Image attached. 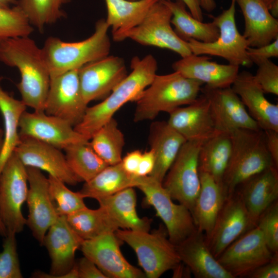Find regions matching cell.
Wrapping results in <instances>:
<instances>
[{"mask_svg":"<svg viewBox=\"0 0 278 278\" xmlns=\"http://www.w3.org/2000/svg\"><path fill=\"white\" fill-rule=\"evenodd\" d=\"M0 61L19 70L17 87L25 106L44 111L50 77L42 49L29 36L0 41Z\"/></svg>","mask_w":278,"mask_h":278,"instance_id":"obj_1","label":"cell"},{"mask_svg":"<svg viewBox=\"0 0 278 278\" xmlns=\"http://www.w3.org/2000/svg\"><path fill=\"white\" fill-rule=\"evenodd\" d=\"M131 72L103 100L88 107L81 121L75 130L90 140L93 135L125 104L136 101L157 75L158 63L152 55L131 60Z\"/></svg>","mask_w":278,"mask_h":278,"instance_id":"obj_2","label":"cell"},{"mask_svg":"<svg viewBox=\"0 0 278 278\" xmlns=\"http://www.w3.org/2000/svg\"><path fill=\"white\" fill-rule=\"evenodd\" d=\"M109 28L106 20L101 19L96 23L94 33L82 41L67 42L56 37L47 38L41 49L50 78L109 55Z\"/></svg>","mask_w":278,"mask_h":278,"instance_id":"obj_3","label":"cell"},{"mask_svg":"<svg viewBox=\"0 0 278 278\" xmlns=\"http://www.w3.org/2000/svg\"><path fill=\"white\" fill-rule=\"evenodd\" d=\"M204 84L174 71L156 75L149 86L135 101V122L152 120L159 113H170L176 109L193 102Z\"/></svg>","mask_w":278,"mask_h":278,"instance_id":"obj_4","label":"cell"},{"mask_svg":"<svg viewBox=\"0 0 278 278\" xmlns=\"http://www.w3.org/2000/svg\"><path fill=\"white\" fill-rule=\"evenodd\" d=\"M230 135L231 155L222 180L228 196L246 180L276 166L267 149L263 129H239Z\"/></svg>","mask_w":278,"mask_h":278,"instance_id":"obj_5","label":"cell"},{"mask_svg":"<svg viewBox=\"0 0 278 278\" xmlns=\"http://www.w3.org/2000/svg\"><path fill=\"white\" fill-rule=\"evenodd\" d=\"M115 233L122 242L134 251L146 277L158 278L181 262L176 245L168 238L166 229L160 228L149 233L118 229Z\"/></svg>","mask_w":278,"mask_h":278,"instance_id":"obj_6","label":"cell"},{"mask_svg":"<svg viewBox=\"0 0 278 278\" xmlns=\"http://www.w3.org/2000/svg\"><path fill=\"white\" fill-rule=\"evenodd\" d=\"M135 187L145 195V203L155 209L172 243L179 244L197 230L189 209L181 203H174L162 183L149 176H136Z\"/></svg>","mask_w":278,"mask_h":278,"instance_id":"obj_7","label":"cell"},{"mask_svg":"<svg viewBox=\"0 0 278 278\" xmlns=\"http://www.w3.org/2000/svg\"><path fill=\"white\" fill-rule=\"evenodd\" d=\"M236 0H231L229 7L213 17L219 31L214 42L205 43L193 39L187 42L192 54L223 58L229 64L250 67L253 63L247 53L248 43L238 30L235 21Z\"/></svg>","mask_w":278,"mask_h":278,"instance_id":"obj_8","label":"cell"},{"mask_svg":"<svg viewBox=\"0 0 278 278\" xmlns=\"http://www.w3.org/2000/svg\"><path fill=\"white\" fill-rule=\"evenodd\" d=\"M28 184L26 167L13 152L0 175V216L7 234L20 233L26 225L22 207L27 199Z\"/></svg>","mask_w":278,"mask_h":278,"instance_id":"obj_9","label":"cell"},{"mask_svg":"<svg viewBox=\"0 0 278 278\" xmlns=\"http://www.w3.org/2000/svg\"><path fill=\"white\" fill-rule=\"evenodd\" d=\"M83 240L70 227L66 216H59L47 230L42 245L50 259V271L47 273L37 271L32 277L79 278L75 256Z\"/></svg>","mask_w":278,"mask_h":278,"instance_id":"obj_10","label":"cell"},{"mask_svg":"<svg viewBox=\"0 0 278 278\" xmlns=\"http://www.w3.org/2000/svg\"><path fill=\"white\" fill-rule=\"evenodd\" d=\"M203 143L186 141L162 182L172 200L187 207L192 215L201 187L198 158Z\"/></svg>","mask_w":278,"mask_h":278,"instance_id":"obj_11","label":"cell"},{"mask_svg":"<svg viewBox=\"0 0 278 278\" xmlns=\"http://www.w3.org/2000/svg\"><path fill=\"white\" fill-rule=\"evenodd\" d=\"M172 13L161 0L149 10L143 21L126 32L123 40L130 39L145 46L167 49L181 57L192 54L187 41L181 39L172 28Z\"/></svg>","mask_w":278,"mask_h":278,"instance_id":"obj_12","label":"cell"},{"mask_svg":"<svg viewBox=\"0 0 278 278\" xmlns=\"http://www.w3.org/2000/svg\"><path fill=\"white\" fill-rule=\"evenodd\" d=\"M260 230L255 227L230 245L217 258L233 278L248 276L268 263L273 254Z\"/></svg>","mask_w":278,"mask_h":278,"instance_id":"obj_13","label":"cell"},{"mask_svg":"<svg viewBox=\"0 0 278 278\" xmlns=\"http://www.w3.org/2000/svg\"><path fill=\"white\" fill-rule=\"evenodd\" d=\"M79 70L50 78L44 108L47 114L64 119L73 126L81 121L88 108L80 88Z\"/></svg>","mask_w":278,"mask_h":278,"instance_id":"obj_14","label":"cell"},{"mask_svg":"<svg viewBox=\"0 0 278 278\" xmlns=\"http://www.w3.org/2000/svg\"><path fill=\"white\" fill-rule=\"evenodd\" d=\"M255 227L240 195L235 190L225 199L212 232L205 240L211 252L217 258L230 245Z\"/></svg>","mask_w":278,"mask_h":278,"instance_id":"obj_15","label":"cell"},{"mask_svg":"<svg viewBox=\"0 0 278 278\" xmlns=\"http://www.w3.org/2000/svg\"><path fill=\"white\" fill-rule=\"evenodd\" d=\"M19 128L20 137H31L59 149L89 142L68 121L44 111H25L20 117Z\"/></svg>","mask_w":278,"mask_h":278,"instance_id":"obj_16","label":"cell"},{"mask_svg":"<svg viewBox=\"0 0 278 278\" xmlns=\"http://www.w3.org/2000/svg\"><path fill=\"white\" fill-rule=\"evenodd\" d=\"M201 92L209 101L217 132L231 134L239 129H262L231 86L213 88L205 85L201 88Z\"/></svg>","mask_w":278,"mask_h":278,"instance_id":"obj_17","label":"cell"},{"mask_svg":"<svg viewBox=\"0 0 278 278\" xmlns=\"http://www.w3.org/2000/svg\"><path fill=\"white\" fill-rule=\"evenodd\" d=\"M123 242L115 232L84 240L80 247L84 256L91 260L107 278L146 277L141 269L130 264L120 249Z\"/></svg>","mask_w":278,"mask_h":278,"instance_id":"obj_18","label":"cell"},{"mask_svg":"<svg viewBox=\"0 0 278 278\" xmlns=\"http://www.w3.org/2000/svg\"><path fill=\"white\" fill-rule=\"evenodd\" d=\"M127 75L125 61L118 56L108 55L84 65L79 78L84 101L105 99Z\"/></svg>","mask_w":278,"mask_h":278,"instance_id":"obj_19","label":"cell"},{"mask_svg":"<svg viewBox=\"0 0 278 278\" xmlns=\"http://www.w3.org/2000/svg\"><path fill=\"white\" fill-rule=\"evenodd\" d=\"M26 170L29 187L26 201L29 213L26 225L42 245L47 230L59 216L50 195L48 178L39 169L26 167Z\"/></svg>","mask_w":278,"mask_h":278,"instance_id":"obj_20","label":"cell"},{"mask_svg":"<svg viewBox=\"0 0 278 278\" xmlns=\"http://www.w3.org/2000/svg\"><path fill=\"white\" fill-rule=\"evenodd\" d=\"M20 138L14 152L25 167L45 171L48 175L71 185L81 182L70 168L60 149L31 137Z\"/></svg>","mask_w":278,"mask_h":278,"instance_id":"obj_21","label":"cell"},{"mask_svg":"<svg viewBox=\"0 0 278 278\" xmlns=\"http://www.w3.org/2000/svg\"><path fill=\"white\" fill-rule=\"evenodd\" d=\"M169 114L167 123L186 141L204 142L218 132L209 101L202 93L192 103L179 107Z\"/></svg>","mask_w":278,"mask_h":278,"instance_id":"obj_22","label":"cell"},{"mask_svg":"<svg viewBox=\"0 0 278 278\" xmlns=\"http://www.w3.org/2000/svg\"><path fill=\"white\" fill-rule=\"evenodd\" d=\"M231 88L262 129L278 131V105L266 98L253 74L246 71L239 72Z\"/></svg>","mask_w":278,"mask_h":278,"instance_id":"obj_23","label":"cell"},{"mask_svg":"<svg viewBox=\"0 0 278 278\" xmlns=\"http://www.w3.org/2000/svg\"><path fill=\"white\" fill-rule=\"evenodd\" d=\"M207 55L192 54L175 62L174 71L213 88L231 87L239 73V66L211 61Z\"/></svg>","mask_w":278,"mask_h":278,"instance_id":"obj_24","label":"cell"},{"mask_svg":"<svg viewBox=\"0 0 278 278\" xmlns=\"http://www.w3.org/2000/svg\"><path fill=\"white\" fill-rule=\"evenodd\" d=\"M181 262L197 278H233L218 262L198 230L176 245Z\"/></svg>","mask_w":278,"mask_h":278,"instance_id":"obj_25","label":"cell"},{"mask_svg":"<svg viewBox=\"0 0 278 278\" xmlns=\"http://www.w3.org/2000/svg\"><path fill=\"white\" fill-rule=\"evenodd\" d=\"M235 190L256 225L259 216L278 200V168L273 166L251 177Z\"/></svg>","mask_w":278,"mask_h":278,"instance_id":"obj_26","label":"cell"},{"mask_svg":"<svg viewBox=\"0 0 278 278\" xmlns=\"http://www.w3.org/2000/svg\"><path fill=\"white\" fill-rule=\"evenodd\" d=\"M149 141L155 158L153 169L149 176L162 183L186 141L167 121H157L150 126Z\"/></svg>","mask_w":278,"mask_h":278,"instance_id":"obj_27","label":"cell"},{"mask_svg":"<svg viewBox=\"0 0 278 278\" xmlns=\"http://www.w3.org/2000/svg\"><path fill=\"white\" fill-rule=\"evenodd\" d=\"M201 187L192 216L197 230L207 238L228 196L223 185L210 175L199 171Z\"/></svg>","mask_w":278,"mask_h":278,"instance_id":"obj_28","label":"cell"},{"mask_svg":"<svg viewBox=\"0 0 278 278\" xmlns=\"http://www.w3.org/2000/svg\"><path fill=\"white\" fill-rule=\"evenodd\" d=\"M245 20L243 36L249 47H259L278 38V20L259 0H236Z\"/></svg>","mask_w":278,"mask_h":278,"instance_id":"obj_29","label":"cell"},{"mask_svg":"<svg viewBox=\"0 0 278 278\" xmlns=\"http://www.w3.org/2000/svg\"><path fill=\"white\" fill-rule=\"evenodd\" d=\"M133 187L121 190L96 200L103 207L119 229L149 231L152 219L141 218L136 212V196Z\"/></svg>","mask_w":278,"mask_h":278,"instance_id":"obj_30","label":"cell"},{"mask_svg":"<svg viewBox=\"0 0 278 278\" xmlns=\"http://www.w3.org/2000/svg\"><path fill=\"white\" fill-rule=\"evenodd\" d=\"M158 1L105 0L107 9L105 20L111 28L113 40L123 41L124 34L138 25Z\"/></svg>","mask_w":278,"mask_h":278,"instance_id":"obj_31","label":"cell"},{"mask_svg":"<svg viewBox=\"0 0 278 278\" xmlns=\"http://www.w3.org/2000/svg\"><path fill=\"white\" fill-rule=\"evenodd\" d=\"M161 1L171 10V24L174 26V31L181 39L185 41L193 39L210 43L218 38L219 29L213 21L204 23L195 19L186 10V6L181 0Z\"/></svg>","mask_w":278,"mask_h":278,"instance_id":"obj_32","label":"cell"},{"mask_svg":"<svg viewBox=\"0 0 278 278\" xmlns=\"http://www.w3.org/2000/svg\"><path fill=\"white\" fill-rule=\"evenodd\" d=\"M232 152L230 134L218 132L205 141L199 153V171L212 176L222 184Z\"/></svg>","mask_w":278,"mask_h":278,"instance_id":"obj_33","label":"cell"},{"mask_svg":"<svg viewBox=\"0 0 278 278\" xmlns=\"http://www.w3.org/2000/svg\"><path fill=\"white\" fill-rule=\"evenodd\" d=\"M136 176L127 173L121 162L108 165L79 191L85 198H98L113 195L129 187H135Z\"/></svg>","mask_w":278,"mask_h":278,"instance_id":"obj_34","label":"cell"},{"mask_svg":"<svg viewBox=\"0 0 278 278\" xmlns=\"http://www.w3.org/2000/svg\"><path fill=\"white\" fill-rule=\"evenodd\" d=\"M26 106L11 96L0 86V111L4 122V141L0 153V175L20 141L19 125Z\"/></svg>","mask_w":278,"mask_h":278,"instance_id":"obj_35","label":"cell"},{"mask_svg":"<svg viewBox=\"0 0 278 278\" xmlns=\"http://www.w3.org/2000/svg\"><path fill=\"white\" fill-rule=\"evenodd\" d=\"M68 223L83 240L91 239L119 229L106 210L99 206L93 210L86 206L66 216Z\"/></svg>","mask_w":278,"mask_h":278,"instance_id":"obj_36","label":"cell"},{"mask_svg":"<svg viewBox=\"0 0 278 278\" xmlns=\"http://www.w3.org/2000/svg\"><path fill=\"white\" fill-rule=\"evenodd\" d=\"M90 140L92 149L108 165L121 162L125 138L114 117L104 124Z\"/></svg>","mask_w":278,"mask_h":278,"instance_id":"obj_37","label":"cell"},{"mask_svg":"<svg viewBox=\"0 0 278 278\" xmlns=\"http://www.w3.org/2000/svg\"><path fill=\"white\" fill-rule=\"evenodd\" d=\"M67 163L81 182H88L108 165L94 151L90 143L72 145L65 149Z\"/></svg>","mask_w":278,"mask_h":278,"instance_id":"obj_38","label":"cell"},{"mask_svg":"<svg viewBox=\"0 0 278 278\" xmlns=\"http://www.w3.org/2000/svg\"><path fill=\"white\" fill-rule=\"evenodd\" d=\"M71 0H18L16 6L32 26L40 31L47 25L56 23L65 14L62 6Z\"/></svg>","mask_w":278,"mask_h":278,"instance_id":"obj_39","label":"cell"},{"mask_svg":"<svg viewBox=\"0 0 278 278\" xmlns=\"http://www.w3.org/2000/svg\"><path fill=\"white\" fill-rule=\"evenodd\" d=\"M49 190L59 216H67L86 207L79 192L68 189L60 180L48 175Z\"/></svg>","mask_w":278,"mask_h":278,"instance_id":"obj_40","label":"cell"},{"mask_svg":"<svg viewBox=\"0 0 278 278\" xmlns=\"http://www.w3.org/2000/svg\"><path fill=\"white\" fill-rule=\"evenodd\" d=\"M33 28L24 13L17 7H0V41L27 37Z\"/></svg>","mask_w":278,"mask_h":278,"instance_id":"obj_41","label":"cell"},{"mask_svg":"<svg viewBox=\"0 0 278 278\" xmlns=\"http://www.w3.org/2000/svg\"><path fill=\"white\" fill-rule=\"evenodd\" d=\"M4 237L3 250L0 252V278H22L16 234L8 233Z\"/></svg>","mask_w":278,"mask_h":278,"instance_id":"obj_42","label":"cell"},{"mask_svg":"<svg viewBox=\"0 0 278 278\" xmlns=\"http://www.w3.org/2000/svg\"><path fill=\"white\" fill-rule=\"evenodd\" d=\"M256 227L261 231L270 251L278 253V200L259 216Z\"/></svg>","mask_w":278,"mask_h":278,"instance_id":"obj_43","label":"cell"},{"mask_svg":"<svg viewBox=\"0 0 278 278\" xmlns=\"http://www.w3.org/2000/svg\"><path fill=\"white\" fill-rule=\"evenodd\" d=\"M254 78L265 93L278 95V66L269 59L258 65Z\"/></svg>","mask_w":278,"mask_h":278,"instance_id":"obj_44","label":"cell"},{"mask_svg":"<svg viewBox=\"0 0 278 278\" xmlns=\"http://www.w3.org/2000/svg\"><path fill=\"white\" fill-rule=\"evenodd\" d=\"M247 55L253 64L257 65L272 57H278V38L259 47H248Z\"/></svg>","mask_w":278,"mask_h":278,"instance_id":"obj_45","label":"cell"},{"mask_svg":"<svg viewBox=\"0 0 278 278\" xmlns=\"http://www.w3.org/2000/svg\"><path fill=\"white\" fill-rule=\"evenodd\" d=\"M76 264L79 278H107L91 260L84 256Z\"/></svg>","mask_w":278,"mask_h":278,"instance_id":"obj_46","label":"cell"},{"mask_svg":"<svg viewBox=\"0 0 278 278\" xmlns=\"http://www.w3.org/2000/svg\"><path fill=\"white\" fill-rule=\"evenodd\" d=\"M248 277L250 278H277L278 253H274L269 262L256 268Z\"/></svg>","mask_w":278,"mask_h":278,"instance_id":"obj_47","label":"cell"},{"mask_svg":"<svg viewBox=\"0 0 278 278\" xmlns=\"http://www.w3.org/2000/svg\"><path fill=\"white\" fill-rule=\"evenodd\" d=\"M142 152L135 150L128 152L123 158L121 163L124 169L129 174L136 175L141 160Z\"/></svg>","mask_w":278,"mask_h":278,"instance_id":"obj_48","label":"cell"},{"mask_svg":"<svg viewBox=\"0 0 278 278\" xmlns=\"http://www.w3.org/2000/svg\"><path fill=\"white\" fill-rule=\"evenodd\" d=\"M264 131L267 149L274 164L278 167V131L273 130Z\"/></svg>","mask_w":278,"mask_h":278,"instance_id":"obj_49","label":"cell"},{"mask_svg":"<svg viewBox=\"0 0 278 278\" xmlns=\"http://www.w3.org/2000/svg\"><path fill=\"white\" fill-rule=\"evenodd\" d=\"M155 164L153 151L150 149L142 153L141 160L136 173L137 176H149L152 171Z\"/></svg>","mask_w":278,"mask_h":278,"instance_id":"obj_50","label":"cell"},{"mask_svg":"<svg viewBox=\"0 0 278 278\" xmlns=\"http://www.w3.org/2000/svg\"><path fill=\"white\" fill-rule=\"evenodd\" d=\"M188 8L192 15L200 21L203 22V16L200 0H181Z\"/></svg>","mask_w":278,"mask_h":278,"instance_id":"obj_51","label":"cell"},{"mask_svg":"<svg viewBox=\"0 0 278 278\" xmlns=\"http://www.w3.org/2000/svg\"><path fill=\"white\" fill-rule=\"evenodd\" d=\"M200 4L202 9L208 12L213 11L216 7L215 0H200Z\"/></svg>","mask_w":278,"mask_h":278,"instance_id":"obj_52","label":"cell"},{"mask_svg":"<svg viewBox=\"0 0 278 278\" xmlns=\"http://www.w3.org/2000/svg\"><path fill=\"white\" fill-rule=\"evenodd\" d=\"M271 14L275 18H278V0L273 3L269 9Z\"/></svg>","mask_w":278,"mask_h":278,"instance_id":"obj_53","label":"cell"},{"mask_svg":"<svg viewBox=\"0 0 278 278\" xmlns=\"http://www.w3.org/2000/svg\"><path fill=\"white\" fill-rule=\"evenodd\" d=\"M6 235L7 231L0 216V235L5 237Z\"/></svg>","mask_w":278,"mask_h":278,"instance_id":"obj_54","label":"cell"},{"mask_svg":"<svg viewBox=\"0 0 278 278\" xmlns=\"http://www.w3.org/2000/svg\"><path fill=\"white\" fill-rule=\"evenodd\" d=\"M261 1L269 9L274 2L277 0H259Z\"/></svg>","mask_w":278,"mask_h":278,"instance_id":"obj_55","label":"cell"},{"mask_svg":"<svg viewBox=\"0 0 278 278\" xmlns=\"http://www.w3.org/2000/svg\"><path fill=\"white\" fill-rule=\"evenodd\" d=\"M13 0H0V7H8V5Z\"/></svg>","mask_w":278,"mask_h":278,"instance_id":"obj_56","label":"cell"},{"mask_svg":"<svg viewBox=\"0 0 278 278\" xmlns=\"http://www.w3.org/2000/svg\"><path fill=\"white\" fill-rule=\"evenodd\" d=\"M4 141V130L0 128V153L1 152Z\"/></svg>","mask_w":278,"mask_h":278,"instance_id":"obj_57","label":"cell"},{"mask_svg":"<svg viewBox=\"0 0 278 278\" xmlns=\"http://www.w3.org/2000/svg\"><path fill=\"white\" fill-rule=\"evenodd\" d=\"M128 1H140V0H128Z\"/></svg>","mask_w":278,"mask_h":278,"instance_id":"obj_58","label":"cell"},{"mask_svg":"<svg viewBox=\"0 0 278 278\" xmlns=\"http://www.w3.org/2000/svg\"><path fill=\"white\" fill-rule=\"evenodd\" d=\"M3 79V77L0 76V81L2 80Z\"/></svg>","mask_w":278,"mask_h":278,"instance_id":"obj_59","label":"cell"}]
</instances>
